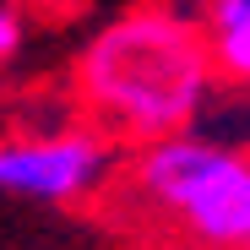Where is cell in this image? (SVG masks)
<instances>
[{"label": "cell", "instance_id": "6da1fadb", "mask_svg": "<svg viewBox=\"0 0 250 250\" xmlns=\"http://www.w3.org/2000/svg\"><path fill=\"white\" fill-rule=\"evenodd\" d=\"M87 104L142 142L190 131V120L212 98V55L169 11H136L104 27L82 55Z\"/></svg>", "mask_w": 250, "mask_h": 250}, {"label": "cell", "instance_id": "7a4b0ae2", "mask_svg": "<svg viewBox=\"0 0 250 250\" xmlns=\"http://www.w3.org/2000/svg\"><path fill=\"white\" fill-rule=\"evenodd\" d=\"M136 185L147 201L174 212L190 229V239H201L207 250L250 245V158L245 152L201 142L190 131L152 136L136 163Z\"/></svg>", "mask_w": 250, "mask_h": 250}, {"label": "cell", "instance_id": "3957f363", "mask_svg": "<svg viewBox=\"0 0 250 250\" xmlns=\"http://www.w3.org/2000/svg\"><path fill=\"white\" fill-rule=\"evenodd\" d=\"M109 174V142L93 131H55V136H11L0 142V196L22 201H82Z\"/></svg>", "mask_w": 250, "mask_h": 250}, {"label": "cell", "instance_id": "277c9868", "mask_svg": "<svg viewBox=\"0 0 250 250\" xmlns=\"http://www.w3.org/2000/svg\"><path fill=\"white\" fill-rule=\"evenodd\" d=\"M207 55H212V76L234 82V87H250V17H245V22H223V27H212Z\"/></svg>", "mask_w": 250, "mask_h": 250}, {"label": "cell", "instance_id": "5b68a950", "mask_svg": "<svg viewBox=\"0 0 250 250\" xmlns=\"http://www.w3.org/2000/svg\"><path fill=\"white\" fill-rule=\"evenodd\" d=\"M22 49V17L11 6H0V60H11Z\"/></svg>", "mask_w": 250, "mask_h": 250}, {"label": "cell", "instance_id": "8992f818", "mask_svg": "<svg viewBox=\"0 0 250 250\" xmlns=\"http://www.w3.org/2000/svg\"><path fill=\"white\" fill-rule=\"evenodd\" d=\"M250 17V0H207V22L223 27V22H245Z\"/></svg>", "mask_w": 250, "mask_h": 250}, {"label": "cell", "instance_id": "52a82bcc", "mask_svg": "<svg viewBox=\"0 0 250 250\" xmlns=\"http://www.w3.org/2000/svg\"><path fill=\"white\" fill-rule=\"evenodd\" d=\"M245 250H250V245H245Z\"/></svg>", "mask_w": 250, "mask_h": 250}]
</instances>
